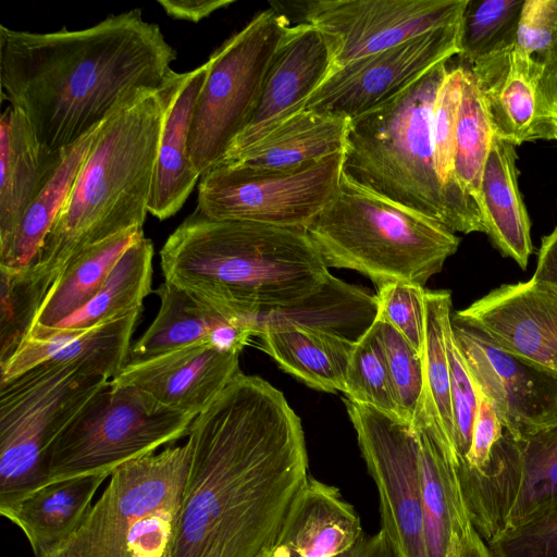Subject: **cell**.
Listing matches in <instances>:
<instances>
[{"label":"cell","mask_w":557,"mask_h":557,"mask_svg":"<svg viewBox=\"0 0 557 557\" xmlns=\"http://www.w3.org/2000/svg\"><path fill=\"white\" fill-rule=\"evenodd\" d=\"M176 50L134 9L79 30L0 25L2 100L18 109L49 152L70 147L161 89Z\"/></svg>","instance_id":"obj_2"},{"label":"cell","mask_w":557,"mask_h":557,"mask_svg":"<svg viewBox=\"0 0 557 557\" xmlns=\"http://www.w3.org/2000/svg\"><path fill=\"white\" fill-rule=\"evenodd\" d=\"M516 146L493 134L479 188L484 233L525 269L533 252L530 219L518 188Z\"/></svg>","instance_id":"obj_27"},{"label":"cell","mask_w":557,"mask_h":557,"mask_svg":"<svg viewBox=\"0 0 557 557\" xmlns=\"http://www.w3.org/2000/svg\"><path fill=\"white\" fill-rule=\"evenodd\" d=\"M100 127L63 149L61 159L26 209L10 243L0 249V270L23 271L34 263Z\"/></svg>","instance_id":"obj_32"},{"label":"cell","mask_w":557,"mask_h":557,"mask_svg":"<svg viewBox=\"0 0 557 557\" xmlns=\"http://www.w3.org/2000/svg\"><path fill=\"white\" fill-rule=\"evenodd\" d=\"M377 299L368 289L332 274L314 293L251 319L253 336L265 330L299 327L357 344L377 318Z\"/></svg>","instance_id":"obj_25"},{"label":"cell","mask_w":557,"mask_h":557,"mask_svg":"<svg viewBox=\"0 0 557 557\" xmlns=\"http://www.w3.org/2000/svg\"><path fill=\"white\" fill-rule=\"evenodd\" d=\"M411 424L418 442L428 557H459L474 528L462 497L453 446L424 392Z\"/></svg>","instance_id":"obj_18"},{"label":"cell","mask_w":557,"mask_h":557,"mask_svg":"<svg viewBox=\"0 0 557 557\" xmlns=\"http://www.w3.org/2000/svg\"><path fill=\"white\" fill-rule=\"evenodd\" d=\"M337 557H395L384 532L362 536L349 550Z\"/></svg>","instance_id":"obj_48"},{"label":"cell","mask_w":557,"mask_h":557,"mask_svg":"<svg viewBox=\"0 0 557 557\" xmlns=\"http://www.w3.org/2000/svg\"><path fill=\"white\" fill-rule=\"evenodd\" d=\"M141 310L75 333H55L42 339H25L0 364V384L44 362L82 363L112 380L126 364L132 335Z\"/></svg>","instance_id":"obj_23"},{"label":"cell","mask_w":557,"mask_h":557,"mask_svg":"<svg viewBox=\"0 0 557 557\" xmlns=\"http://www.w3.org/2000/svg\"><path fill=\"white\" fill-rule=\"evenodd\" d=\"M153 252L152 242L141 235L124 251L99 292L42 338L85 331L143 310L144 299L152 292Z\"/></svg>","instance_id":"obj_33"},{"label":"cell","mask_w":557,"mask_h":557,"mask_svg":"<svg viewBox=\"0 0 557 557\" xmlns=\"http://www.w3.org/2000/svg\"><path fill=\"white\" fill-rule=\"evenodd\" d=\"M274 3L292 11L296 24H309L330 39L333 69H336L458 23L467 0H297Z\"/></svg>","instance_id":"obj_13"},{"label":"cell","mask_w":557,"mask_h":557,"mask_svg":"<svg viewBox=\"0 0 557 557\" xmlns=\"http://www.w3.org/2000/svg\"><path fill=\"white\" fill-rule=\"evenodd\" d=\"M358 444L380 497L382 531L395 557H428L411 422L344 399Z\"/></svg>","instance_id":"obj_12"},{"label":"cell","mask_w":557,"mask_h":557,"mask_svg":"<svg viewBox=\"0 0 557 557\" xmlns=\"http://www.w3.org/2000/svg\"><path fill=\"white\" fill-rule=\"evenodd\" d=\"M469 67L496 136L513 146L557 141V70L537 63L515 42Z\"/></svg>","instance_id":"obj_16"},{"label":"cell","mask_w":557,"mask_h":557,"mask_svg":"<svg viewBox=\"0 0 557 557\" xmlns=\"http://www.w3.org/2000/svg\"><path fill=\"white\" fill-rule=\"evenodd\" d=\"M238 358L208 345L190 346L127 362L110 381L136 388L160 408L196 418L240 371Z\"/></svg>","instance_id":"obj_20"},{"label":"cell","mask_w":557,"mask_h":557,"mask_svg":"<svg viewBox=\"0 0 557 557\" xmlns=\"http://www.w3.org/2000/svg\"><path fill=\"white\" fill-rule=\"evenodd\" d=\"M349 120L302 110L227 164L289 171L342 152ZM223 165V164H221Z\"/></svg>","instance_id":"obj_29"},{"label":"cell","mask_w":557,"mask_h":557,"mask_svg":"<svg viewBox=\"0 0 557 557\" xmlns=\"http://www.w3.org/2000/svg\"><path fill=\"white\" fill-rule=\"evenodd\" d=\"M516 441L521 459V484L506 530L523 523L557 500V423Z\"/></svg>","instance_id":"obj_37"},{"label":"cell","mask_w":557,"mask_h":557,"mask_svg":"<svg viewBox=\"0 0 557 557\" xmlns=\"http://www.w3.org/2000/svg\"><path fill=\"white\" fill-rule=\"evenodd\" d=\"M290 25L288 16L272 7L260 11L208 59L189 134L200 177L222 163L249 123L273 54Z\"/></svg>","instance_id":"obj_10"},{"label":"cell","mask_w":557,"mask_h":557,"mask_svg":"<svg viewBox=\"0 0 557 557\" xmlns=\"http://www.w3.org/2000/svg\"><path fill=\"white\" fill-rule=\"evenodd\" d=\"M460 21L333 69L306 110L352 120L459 53Z\"/></svg>","instance_id":"obj_15"},{"label":"cell","mask_w":557,"mask_h":557,"mask_svg":"<svg viewBox=\"0 0 557 557\" xmlns=\"http://www.w3.org/2000/svg\"><path fill=\"white\" fill-rule=\"evenodd\" d=\"M187 437L168 557H270L310 476L300 418L281 391L239 371Z\"/></svg>","instance_id":"obj_1"},{"label":"cell","mask_w":557,"mask_h":557,"mask_svg":"<svg viewBox=\"0 0 557 557\" xmlns=\"http://www.w3.org/2000/svg\"><path fill=\"white\" fill-rule=\"evenodd\" d=\"M343 151L289 171L219 165L200 177L197 208L214 220L306 226L335 195Z\"/></svg>","instance_id":"obj_11"},{"label":"cell","mask_w":557,"mask_h":557,"mask_svg":"<svg viewBox=\"0 0 557 557\" xmlns=\"http://www.w3.org/2000/svg\"><path fill=\"white\" fill-rule=\"evenodd\" d=\"M362 536L360 518L339 490L309 476L270 557H337Z\"/></svg>","instance_id":"obj_22"},{"label":"cell","mask_w":557,"mask_h":557,"mask_svg":"<svg viewBox=\"0 0 557 557\" xmlns=\"http://www.w3.org/2000/svg\"><path fill=\"white\" fill-rule=\"evenodd\" d=\"M234 0H159L165 13L175 20L197 23Z\"/></svg>","instance_id":"obj_46"},{"label":"cell","mask_w":557,"mask_h":557,"mask_svg":"<svg viewBox=\"0 0 557 557\" xmlns=\"http://www.w3.org/2000/svg\"><path fill=\"white\" fill-rule=\"evenodd\" d=\"M374 326L383 347L401 419L411 422L424 388L422 354L384 320L376 318Z\"/></svg>","instance_id":"obj_41"},{"label":"cell","mask_w":557,"mask_h":557,"mask_svg":"<svg viewBox=\"0 0 557 557\" xmlns=\"http://www.w3.org/2000/svg\"><path fill=\"white\" fill-rule=\"evenodd\" d=\"M305 230L327 268L358 271L377 289L394 282L424 287L460 244L443 224L360 187L344 174L333 198Z\"/></svg>","instance_id":"obj_6"},{"label":"cell","mask_w":557,"mask_h":557,"mask_svg":"<svg viewBox=\"0 0 557 557\" xmlns=\"http://www.w3.org/2000/svg\"><path fill=\"white\" fill-rule=\"evenodd\" d=\"M156 294L160 298L158 314L132 344L127 362L201 345L240 354L253 336L247 325L226 319L172 284L163 282Z\"/></svg>","instance_id":"obj_21"},{"label":"cell","mask_w":557,"mask_h":557,"mask_svg":"<svg viewBox=\"0 0 557 557\" xmlns=\"http://www.w3.org/2000/svg\"><path fill=\"white\" fill-rule=\"evenodd\" d=\"M344 394L354 403L370 406L389 417L401 419L374 324L350 354Z\"/></svg>","instance_id":"obj_39"},{"label":"cell","mask_w":557,"mask_h":557,"mask_svg":"<svg viewBox=\"0 0 557 557\" xmlns=\"http://www.w3.org/2000/svg\"><path fill=\"white\" fill-rule=\"evenodd\" d=\"M515 45L537 63L557 70V0H525Z\"/></svg>","instance_id":"obj_45"},{"label":"cell","mask_w":557,"mask_h":557,"mask_svg":"<svg viewBox=\"0 0 557 557\" xmlns=\"http://www.w3.org/2000/svg\"><path fill=\"white\" fill-rule=\"evenodd\" d=\"M141 235L133 228L104 240L72 261L49 288L27 338L45 337L84 307L101 288L124 251Z\"/></svg>","instance_id":"obj_31"},{"label":"cell","mask_w":557,"mask_h":557,"mask_svg":"<svg viewBox=\"0 0 557 557\" xmlns=\"http://www.w3.org/2000/svg\"><path fill=\"white\" fill-rule=\"evenodd\" d=\"M457 312L503 348L557 373V286L504 284Z\"/></svg>","instance_id":"obj_19"},{"label":"cell","mask_w":557,"mask_h":557,"mask_svg":"<svg viewBox=\"0 0 557 557\" xmlns=\"http://www.w3.org/2000/svg\"><path fill=\"white\" fill-rule=\"evenodd\" d=\"M186 75L175 72L161 89L100 127L65 203L28 268L48 290L87 249L143 228L165 113Z\"/></svg>","instance_id":"obj_4"},{"label":"cell","mask_w":557,"mask_h":557,"mask_svg":"<svg viewBox=\"0 0 557 557\" xmlns=\"http://www.w3.org/2000/svg\"><path fill=\"white\" fill-rule=\"evenodd\" d=\"M459 557H491L486 543L474 530Z\"/></svg>","instance_id":"obj_49"},{"label":"cell","mask_w":557,"mask_h":557,"mask_svg":"<svg viewBox=\"0 0 557 557\" xmlns=\"http://www.w3.org/2000/svg\"><path fill=\"white\" fill-rule=\"evenodd\" d=\"M454 342L500 423L521 440L557 423V373L499 346L484 330L455 312Z\"/></svg>","instance_id":"obj_14"},{"label":"cell","mask_w":557,"mask_h":557,"mask_svg":"<svg viewBox=\"0 0 557 557\" xmlns=\"http://www.w3.org/2000/svg\"><path fill=\"white\" fill-rule=\"evenodd\" d=\"M486 545L491 557H557V500Z\"/></svg>","instance_id":"obj_42"},{"label":"cell","mask_w":557,"mask_h":557,"mask_svg":"<svg viewBox=\"0 0 557 557\" xmlns=\"http://www.w3.org/2000/svg\"><path fill=\"white\" fill-rule=\"evenodd\" d=\"M48 289L29 271L0 270V364L28 336Z\"/></svg>","instance_id":"obj_40"},{"label":"cell","mask_w":557,"mask_h":557,"mask_svg":"<svg viewBox=\"0 0 557 557\" xmlns=\"http://www.w3.org/2000/svg\"><path fill=\"white\" fill-rule=\"evenodd\" d=\"M447 354L454 422L453 448L457 466L463 461L470 450L480 392L454 342L451 326L447 331Z\"/></svg>","instance_id":"obj_43"},{"label":"cell","mask_w":557,"mask_h":557,"mask_svg":"<svg viewBox=\"0 0 557 557\" xmlns=\"http://www.w3.org/2000/svg\"><path fill=\"white\" fill-rule=\"evenodd\" d=\"M109 381L82 363L48 361L0 384V511L46 485L47 450Z\"/></svg>","instance_id":"obj_8"},{"label":"cell","mask_w":557,"mask_h":557,"mask_svg":"<svg viewBox=\"0 0 557 557\" xmlns=\"http://www.w3.org/2000/svg\"><path fill=\"white\" fill-rule=\"evenodd\" d=\"M463 67L448 69L433 111V146L437 174L448 199L470 233L484 232L480 208L458 184L454 171L455 133L461 100Z\"/></svg>","instance_id":"obj_34"},{"label":"cell","mask_w":557,"mask_h":557,"mask_svg":"<svg viewBox=\"0 0 557 557\" xmlns=\"http://www.w3.org/2000/svg\"><path fill=\"white\" fill-rule=\"evenodd\" d=\"M108 476L90 474L46 484L0 513L24 533L35 557L45 556L81 527Z\"/></svg>","instance_id":"obj_28"},{"label":"cell","mask_w":557,"mask_h":557,"mask_svg":"<svg viewBox=\"0 0 557 557\" xmlns=\"http://www.w3.org/2000/svg\"><path fill=\"white\" fill-rule=\"evenodd\" d=\"M257 337L259 347L285 372L311 388L344 393L347 367L356 344L299 327L265 330Z\"/></svg>","instance_id":"obj_30"},{"label":"cell","mask_w":557,"mask_h":557,"mask_svg":"<svg viewBox=\"0 0 557 557\" xmlns=\"http://www.w3.org/2000/svg\"><path fill=\"white\" fill-rule=\"evenodd\" d=\"M424 302L423 392L432 403L437 422L453 446L454 422L450 397V369L447 354V331L450 326L451 296L448 290H425Z\"/></svg>","instance_id":"obj_36"},{"label":"cell","mask_w":557,"mask_h":557,"mask_svg":"<svg viewBox=\"0 0 557 557\" xmlns=\"http://www.w3.org/2000/svg\"><path fill=\"white\" fill-rule=\"evenodd\" d=\"M532 278L557 286V226L550 234L542 238L536 269Z\"/></svg>","instance_id":"obj_47"},{"label":"cell","mask_w":557,"mask_h":557,"mask_svg":"<svg viewBox=\"0 0 557 557\" xmlns=\"http://www.w3.org/2000/svg\"><path fill=\"white\" fill-rule=\"evenodd\" d=\"M160 265L164 282L245 325L331 275L305 228L214 220L198 209L168 237Z\"/></svg>","instance_id":"obj_3"},{"label":"cell","mask_w":557,"mask_h":557,"mask_svg":"<svg viewBox=\"0 0 557 557\" xmlns=\"http://www.w3.org/2000/svg\"><path fill=\"white\" fill-rule=\"evenodd\" d=\"M460 65L463 77L455 133L454 171L460 187L479 206L482 171L494 131L470 67Z\"/></svg>","instance_id":"obj_35"},{"label":"cell","mask_w":557,"mask_h":557,"mask_svg":"<svg viewBox=\"0 0 557 557\" xmlns=\"http://www.w3.org/2000/svg\"><path fill=\"white\" fill-rule=\"evenodd\" d=\"M194 419L109 381L47 450L46 484L90 474L111 476L120 466L187 436Z\"/></svg>","instance_id":"obj_9"},{"label":"cell","mask_w":557,"mask_h":557,"mask_svg":"<svg viewBox=\"0 0 557 557\" xmlns=\"http://www.w3.org/2000/svg\"><path fill=\"white\" fill-rule=\"evenodd\" d=\"M208 67L206 62L187 72L165 113L148 202V212L159 220L176 214L200 178L189 152V134Z\"/></svg>","instance_id":"obj_24"},{"label":"cell","mask_w":557,"mask_h":557,"mask_svg":"<svg viewBox=\"0 0 557 557\" xmlns=\"http://www.w3.org/2000/svg\"><path fill=\"white\" fill-rule=\"evenodd\" d=\"M525 0H467L459 28L460 64L482 58L515 42Z\"/></svg>","instance_id":"obj_38"},{"label":"cell","mask_w":557,"mask_h":557,"mask_svg":"<svg viewBox=\"0 0 557 557\" xmlns=\"http://www.w3.org/2000/svg\"><path fill=\"white\" fill-rule=\"evenodd\" d=\"M188 468L187 443L120 466L81 527L41 557H168Z\"/></svg>","instance_id":"obj_7"},{"label":"cell","mask_w":557,"mask_h":557,"mask_svg":"<svg viewBox=\"0 0 557 557\" xmlns=\"http://www.w3.org/2000/svg\"><path fill=\"white\" fill-rule=\"evenodd\" d=\"M38 143L24 114L9 106L0 117V249L62 157Z\"/></svg>","instance_id":"obj_26"},{"label":"cell","mask_w":557,"mask_h":557,"mask_svg":"<svg viewBox=\"0 0 557 557\" xmlns=\"http://www.w3.org/2000/svg\"><path fill=\"white\" fill-rule=\"evenodd\" d=\"M424 287L394 282L377 289V318L399 332L422 354L425 332Z\"/></svg>","instance_id":"obj_44"},{"label":"cell","mask_w":557,"mask_h":557,"mask_svg":"<svg viewBox=\"0 0 557 557\" xmlns=\"http://www.w3.org/2000/svg\"><path fill=\"white\" fill-rule=\"evenodd\" d=\"M332 69L330 39L309 24L290 25L273 54L253 114L221 164L230 163L283 122L305 110L309 98Z\"/></svg>","instance_id":"obj_17"},{"label":"cell","mask_w":557,"mask_h":557,"mask_svg":"<svg viewBox=\"0 0 557 557\" xmlns=\"http://www.w3.org/2000/svg\"><path fill=\"white\" fill-rule=\"evenodd\" d=\"M448 61L436 64L398 94L349 120L343 174L360 187L454 233L469 234L448 199L434 159L433 111Z\"/></svg>","instance_id":"obj_5"}]
</instances>
